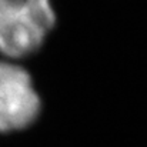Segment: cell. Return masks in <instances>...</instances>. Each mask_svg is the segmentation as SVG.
<instances>
[{
  "label": "cell",
  "mask_w": 147,
  "mask_h": 147,
  "mask_svg": "<svg viewBox=\"0 0 147 147\" xmlns=\"http://www.w3.org/2000/svg\"><path fill=\"white\" fill-rule=\"evenodd\" d=\"M54 20L50 0H0V51L9 57L34 53Z\"/></svg>",
  "instance_id": "6da1fadb"
},
{
  "label": "cell",
  "mask_w": 147,
  "mask_h": 147,
  "mask_svg": "<svg viewBox=\"0 0 147 147\" xmlns=\"http://www.w3.org/2000/svg\"><path fill=\"white\" fill-rule=\"evenodd\" d=\"M40 111L30 74L17 64L0 61V131L27 127Z\"/></svg>",
  "instance_id": "7a4b0ae2"
}]
</instances>
